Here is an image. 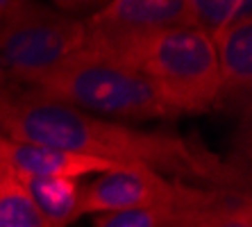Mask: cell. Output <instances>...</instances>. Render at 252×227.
Here are the masks:
<instances>
[{
	"instance_id": "cell-4",
	"label": "cell",
	"mask_w": 252,
	"mask_h": 227,
	"mask_svg": "<svg viewBox=\"0 0 252 227\" xmlns=\"http://www.w3.org/2000/svg\"><path fill=\"white\" fill-rule=\"evenodd\" d=\"M82 18L36 2H16L0 23V89L23 91L77 53Z\"/></svg>"
},
{
	"instance_id": "cell-13",
	"label": "cell",
	"mask_w": 252,
	"mask_h": 227,
	"mask_svg": "<svg viewBox=\"0 0 252 227\" xmlns=\"http://www.w3.org/2000/svg\"><path fill=\"white\" fill-rule=\"evenodd\" d=\"M180 209L173 207H157V209H129L100 214L95 218V227H164L170 214Z\"/></svg>"
},
{
	"instance_id": "cell-10",
	"label": "cell",
	"mask_w": 252,
	"mask_h": 227,
	"mask_svg": "<svg viewBox=\"0 0 252 227\" xmlns=\"http://www.w3.org/2000/svg\"><path fill=\"white\" fill-rule=\"evenodd\" d=\"M164 227H252L250 195L232 193L214 204L180 209L168 216Z\"/></svg>"
},
{
	"instance_id": "cell-9",
	"label": "cell",
	"mask_w": 252,
	"mask_h": 227,
	"mask_svg": "<svg viewBox=\"0 0 252 227\" xmlns=\"http://www.w3.org/2000/svg\"><path fill=\"white\" fill-rule=\"evenodd\" d=\"M53 227H68L82 216V180L73 177H14Z\"/></svg>"
},
{
	"instance_id": "cell-14",
	"label": "cell",
	"mask_w": 252,
	"mask_h": 227,
	"mask_svg": "<svg viewBox=\"0 0 252 227\" xmlns=\"http://www.w3.org/2000/svg\"><path fill=\"white\" fill-rule=\"evenodd\" d=\"M0 116H2V89H0ZM2 139H5V134H2V125H0V187L12 180V173L7 168L5 155H2Z\"/></svg>"
},
{
	"instance_id": "cell-11",
	"label": "cell",
	"mask_w": 252,
	"mask_h": 227,
	"mask_svg": "<svg viewBox=\"0 0 252 227\" xmlns=\"http://www.w3.org/2000/svg\"><path fill=\"white\" fill-rule=\"evenodd\" d=\"M241 0H187V21L184 28H191L214 43V39L236 21Z\"/></svg>"
},
{
	"instance_id": "cell-12",
	"label": "cell",
	"mask_w": 252,
	"mask_h": 227,
	"mask_svg": "<svg viewBox=\"0 0 252 227\" xmlns=\"http://www.w3.org/2000/svg\"><path fill=\"white\" fill-rule=\"evenodd\" d=\"M0 227H53L16 180L0 187Z\"/></svg>"
},
{
	"instance_id": "cell-1",
	"label": "cell",
	"mask_w": 252,
	"mask_h": 227,
	"mask_svg": "<svg viewBox=\"0 0 252 227\" xmlns=\"http://www.w3.org/2000/svg\"><path fill=\"white\" fill-rule=\"evenodd\" d=\"M2 134L14 141L62 148L125 168H148L177 182L241 191L243 175L205 143L173 132H150L107 121L30 91H2Z\"/></svg>"
},
{
	"instance_id": "cell-6",
	"label": "cell",
	"mask_w": 252,
	"mask_h": 227,
	"mask_svg": "<svg viewBox=\"0 0 252 227\" xmlns=\"http://www.w3.org/2000/svg\"><path fill=\"white\" fill-rule=\"evenodd\" d=\"M187 0H114L82 18V50L121 62L129 48L170 28H184Z\"/></svg>"
},
{
	"instance_id": "cell-3",
	"label": "cell",
	"mask_w": 252,
	"mask_h": 227,
	"mask_svg": "<svg viewBox=\"0 0 252 227\" xmlns=\"http://www.w3.org/2000/svg\"><path fill=\"white\" fill-rule=\"evenodd\" d=\"M118 64L141 73L177 116L218 107L216 50L205 34L191 28H170L146 36Z\"/></svg>"
},
{
	"instance_id": "cell-15",
	"label": "cell",
	"mask_w": 252,
	"mask_h": 227,
	"mask_svg": "<svg viewBox=\"0 0 252 227\" xmlns=\"http://www.w3.org/2000/svg\"><path fill=\"white\" fill-rule=\"evenodd\" d=\"M14 5H16V0H0V23L9 16V12L14 9Z\"/></svg>"
},
{
	"instance_id": "cell-8",
	"label": "cell",
	"mask_w": 252,
	"mask_h": 227,
	"mask_svg": "<svg viewBox=\"0 0 252 227\" xmlns=\"http://www.w3.org/2000/svg\"><path fill=\"white\" fill-rule=\"evenodd\" d=\"M218 62V105L248 102L252 89V18L234 21L214 39Z\"/></svg>"
},
{
	"instance_id": "cell-2",
	"label": "cell",
	"mask_w": 252,
	"mask_h": 227,
	"mask_svg": "<svg viewBox=\"0 0 252 227\" xmlns=\"http://www.w3.org/2000/svg\"><path fill=\"white\" fill-rule=\"evenodd\" d=\"M23 91L127 125L177 116L141 73L82 48Z\"/></svg>"
},
{
	"instance_id": "cell-5",
	"label": "cell",
	"mask_w": 252,
	"mask_h": 227,
	"mask_svg": "<svg viewBox=\"0 0 252 227\" xmlns=\"http://www.w3.org/2000/svg\"><path fill=\"white\" fill-rule=\"evenodd\" d=\"M232 193L225 189L195 187L187 182L170 180L148 168H118L98 175L91 184L84 187L82 195V216L87 214H114V211L129 209H157V207H173V209H191L205 207Z\"/></svg>"
},
{
	"instance_id": "cell-7",
	"label": "cell",
	"mask_w": 252,
	"mask_h": 227,
	"mask_svg": "<svg viewBox=\"0 0 252 227\" xmlns=\"http://www.w3.org/2000/svg\"><path fill=\"white\" fill-rule=\"evenodd\" d=\"M2 155L12 177H73L82 180L84 175H102L125 166L87 157L62 148L28 143V141L2 139Z\"/></svg>"
}]
</instances>
